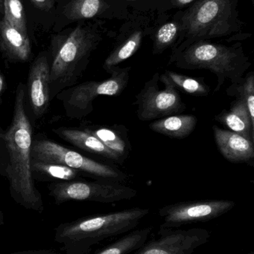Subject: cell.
Here are the masks:
<instances>
[{
	"mask_svg": "<svg viewBox=\"0 0 254 254\" xmlns=\"http://www.w3.org/2000/svg\"><path fill=\"white\" fill-rule=\"evenodd\" d=\"M140 42H141L140 36L135 35L114 49L104 62L103 65L104 69L107 71L109 68L116 66L118 64L131 58L138 49Z\"/></svg>",
	"mask_w": 254,
	"mask_h": 254,
	"instance_id": "obj_24",
	"label": "cell"
},
{
	"mask_svg": "<svg viewBox=\"0 0 254 254\" xmlns=\"http://www.w3.org/2000/svg\"><path fill=\"white\" fill-rule=\"evenodd\" d=\"M31 155L34 159L67 166L80 173L98 177L102 181L120 183L127 179L125 173L114 167L93 161L46 139L33 140Z\"/></svg>",
	"mask_w": 254,
	"mask_h": 254,
	"instance_id": "obj_8",
	"label": "cell"
},
{
	"mask_svg": "<svg viewBox=\"0 0 254 254\" xmlns=\"http://www.w3.org/2000/svg\"><path fill=\"white\" fill-rule=\"evenodd\" d=\"M254 254L253 252H251L250 254Z\"/></svg>",
	"mask_w": 254,
	"mask_h": 254,
	"instance_id": "obj_33",
	"label": "cell"
},
{
	"mask_svg": "<svg viewBox=\"0 0 254 254\" xmlns=\"http://www.w3.org/2000/svg\"><path fill=\"white\" fill-rule=\"evenodd\" d=\"M134 105L142 122L162 119L186 110L177 88L165 73L161 75L156 73L145 83L136 95Z\"/></svg>",
	"mask_w": 254,
	"mask_h": 254,
	"instance_id": "obj_7",
	"label": "cell"
},
{
	"mask_svg": "<svg viewBox=\"0 0 254 254\" xmlns=\"http://www.w3.org/2000/svg\"><path fill=\"white\" fill-rule=\"evenodd\" d=\"M6 86H6L5 79H4V76H3L2 73L0 70V99H1L4 91H5Z\"/></svg>",
	"mask_w": 254,
	"mask_h": 254,
	"instance_id": "obj_29",
	"label": "cell"
},
{
	"mask_svg": "<svg viewBox=\"0 0 254 254\" xmlns=\"http://www.w3.org/2000/svg\"><path fill=\"white\" fill-rule=\"evenodd\" d=\"M231 200L181 201L161 207V227L175 229L189 224L207 222L220 217L235 207Z\"/></svg>",
	"mask_w": 254,
	"mask_h": 254,
	"instance_id": "obj_9",
	"label": "cell"
},
{
	"mask_svg": "<svg viewBox=\"0 0 254 254\" xmlns=\"http://www.w3.org/2000/svg\"><path fill=\"white\" fill-rule=\"evenodd\" d=\"M10 254H60L52 249H40V250H28L15 252Z\"/></svg>",
	"mask_w": 254,
	"mask_h": 254,
	"instance_id": "obj_28",
	"label": "cell"
},
{
	"mask_svg": "<svg viewBox=\"0 0 254 254\" xmlns=\"http://www.w3.org/2000/svg\"><path fill=\"white\" fill-rule=\"evenodd\" d=\"M33 4L42 10H49L54 5V0H31Z\"/></svg>",
	"mask_w": 254,
	"mask_h": 254,
	"instance_id": "obj_27",
	"label": "cell"
},
{
	"mask_svg": "<svg viewBox=\"0 0 254 254\" xmlns=\"http://www.w3.org/2000/svg\"><path fill=\"white\" fill-rule=\"evenodd\" d=\"M210 234L204 228L171 229L161 227L158 237L146 242L134 254H192L207 244Z\"/></svg>",
	"mask_w": 254,
	"mask_h": 254,
	"instance_id": "obj_11",
	"label": "cell"
},
{
	"mask_svg": "<svg viewBox=\"0 0 254 254\" xmlns=\"http://www.w3.org/2000/svg\"><path fill=\"white\" fill-rule=\"evenodd\" d=\"M149 213V209L134 207L81 218L60 224L55 240L65 254H89L103 241L135 229Z\"/></svg>",
	"mask_w": 254,
	"mask_h": 254,
	"instance_id": "obj_2",
	"label": "cell"
},
{
	"mask_svg": "<svg viewBox=\"0 0 254 254\" xmlns=\"http://www.w3.org/2000/svg\"><path fill=\"white\" fill-rule=\"evenodd\" d=\"M231 0H201L191 10L186 23V40L173 51L181 52L195 42L217 37L216 26L227 17L231 9Z\"/></svg>",
	"mask_w": 254,
	"mask_h": 254,
	"instance_id": "obj_10",
	"label": "cell"
},
{
	"mask_svg": "<svg viewBox=\"0 0 254 254\" xmlns=\"http://www.w3.org/2000/svg\"><path fill=\"white\" fill-rule=\"evenodd\" d=\"M227 95L244 101L247 106L252 122H254V75L249 72L240 82L231 83L227 89Z\"/></svg>",
	"mask_w": 254,
	"mask_h": 254,
	"instance_id": "obj_21",
	"label": "cell"
},
{
	"mask_svg": "<svg viewBox=\"0 0 254 254\" xmlns=\"http://www.w3.org/2000/svg\"><path fill=\"white\" fill-rule=\"evenodd\" d=\"M26 110L25 86L19 83L15 92L13 119L8 129L4 133L8 155L4 172L8 179L11 198L27 210L43 213V198L31 174L32 127Z\"/></svg>",
	"mask_w": 254,
	"mask_h": 254,
	"instance_id": "obj_1",
	"label": "cell"
},
{
	"mask_svg": "<svg viewBox=\"0 0 254 254\" xmlns=\"http://www.w3.org/2000/svg\"><path fill=\"white\" fill-rule=\"evenodd\" d=\"M28 102L35 119H40L50 105V64L44 54L39 55L30 67L27 83Z\"/></svg>",
	"mask_w": 254,
	"mask_h": 254,
	"instance_id": "obj_12",
	"label": "cell"
},
{
	"mask_svg": "<svg viewBox=\"0 0 254 254\" xmlns=\"http://www.w3.org/2000/svg\"><path fill=\"white\" fill-rule=\"evenodd\" d=\"M193 0H172V5H174V7L186 5V4H189Z\"/></svg>",
	"mask_w": 254,
	"mask_h": 254,
	"instance_id": "obj_30",
	"label": "cell"
},
{
	"mask_svg": "<svg viewBox=\"0 0 254 254\" xmlns=\"http://www.w3.org/2000/svg\"><path fill=\"white\" fill-rule=\"evenodd\" d=\"M215 140L222 155L233 163L252 162L254 159V142L231 131L213 126Z\"/></svg>",
	"mask_w": 254,
	"mask_h": 254,
	"instance_id": "obj_13",
	"label": "cell"
},
{
	"mask_svg": "<svg viewBox=\"0 0 254 254\" xmlns=\"http://www.w3.org/2000/svg\"><path fill=\"white\" fill-rule=\"evenodd\" d=\"M0 49L12 62H27L31 56V42L5 19L0 22Z\"/></svg>",
	"mask_w": 254,
	"mask_h": 254,
	"instance_id": "obj_14",
	"label": "cell"
},
{
	"mask_svg": "<svg viewBox=\"0 0 254 254\" xmlns=\"http://www.w3.org/2000/svg\"><path fill=\"white\" fill-rule=\"evenodd\" d=\"M215 119L231 131L254 142V122L251 119L244 101L236 100L232 102L229 110H224Z\"/></svg>",
	"mask_w": 254,
	"mask_h": 254,
	"instance_id": "obj_16",
	"label": "cell"
},
{
	"mask_svg": "<svg viewBox=\"0 0 254 254\" xmlns=\"http://www.w3.org/2000/svg\"><path fill=\"white\" fill-rule=\"evenodd\" d=\"M101 6V0H74L67 5L64 14L73 20L89 19L98 13Z\"/></svg>",
	"mask_w": 254,
	"mask_h": 254,
	"instance_id": "obj_23",
	"label": "cell"
},
{
	"mask_svg": "<svg viewBox=\"0 0 254 254\" xmlns=\"http://www.w3.org/2000/svg\"><path fill=\"white\" fill-rule=\"evenodd\" d=\"M82 129L96 137L110 150L125 161L131 151V143L122 127H109L98 125H86Z\"/></svg>",
	"mask_w": 254,
	"mask_h": 254,
	"instance_id": "obj_17",
	"label": "cell"
},
{
	"mask_svg": "<svg viewBox=\"0 0 254 254\" xmlns=\"http://www.w3.org/2000/svg\"><path fill=\"white\" fill-rule=\"evenodd\" d=\"M169 64L183 69L211 71L217 77L215 92L220 90L227 80L231 83L240 82L252 65L240 46H226L204 40L195 42L181 52L172 54Z\"/></svg>",
	"mask_w": 254,
	"mask_h": 254,
	"instance_id": "obj_3",
	"label": "cell"
},
{
	"mask_svg": "<svg viewBox=\"0 0 254 254\" xmlns=\"http://www.w3.org/2000/svg\"><path fill=\"white\" fill-rule=\"evenodd\" d=\"M48 190L58 205L70 201L110 204L132 199L137 194L134 188L118 182L102 180L86 182L75 179L68 182H54L48 186Z\"/></svg>",
	"mask_w": 254,
	"mask_h": 254,
	"instance_id": "obj_6",
	"label": "cell"
},
{
	"mask_svg": "<svg viewBox=\"0 0 254 254\" xmlns=\"http://www.w3.org/2000/svg\"><path fill=\"white\" fill-rule=\"evenodd\" d=\"M4 225V216H3L2 212L0 210V228Z\"/></svg>",
	"mask_w": 254,
	"mask_h": 254,
	"instance_id": "obj_31",
	"label": "cell"
},
{
	"mask_svg": "<svg viewBox=\"0 0 254 254\" xmlns=\"http://www.w3.org/2000/svg\"><path fill=\"white\" fill-rule=\"evenodd\" d=\"M130 67L109 68V78L104 80H90L74 85L61 91L55 98L61 101L66 116L73 119H82L94 110L93 101L100 95L118 96L128 86Z\"/></svg>",
	"mask_w": 254,
	"mask_h": 254,
	"instance_id": "obj_5",
	"label": "cell"
},
{
	"mask_svg": "<svg viewBox=\"0 0 254 254\" xmlns=\"http://www.w3.org/2000/svg\"><path fill=\"white\" fill-rule=\"evenodd\" d=\"M165 74L176 87L185 93L198 97L207 96L210 93V87L204 83V78L188 77L171 71H166Z\"/></svg>",
	"mask_w": 254,
	"mask_h": 254,
	"instance_id": "obj_22",
	"label": "cell"
},
{
	"mask_svg": "<svg viewBox=\"0 0 254 254\" xmlns=\"http://www.w3.org/2000/svg\"><path fill=\"white\" fill-rule=\"evenodd\" d=\"M31 170L34 180L39 182H68L77 179L82 173L56 163L31 158Z\"/></svg>",
	"mask_w": 254,
	"mask_h": 254,
	"instance_id": "obj_19",
	"label": "cell"
},
{
	"mask_svg": "<svg viewBox=\"0 0 254 254\" xmlns=\"http://www.w3.org/2000/svg\"><path fill=\"white\" fill-rule=\"evenodd\" d=\"M4 19L22 34H27L25 13L21 0H3Z\"/></svg>",
	"mask_w": 254,
	"mask_h": 254,
	"instance_id": "obj_25",
	"label": "cell"
},
{
	"mask_svg": "<svg viewBox=\"0 0 254 254\" xmlns=\"http://www.w3.org/2000/svg\"><path fill=\"white\" fill-rule=\"evenodd\" d=\"M97 44L95 34L78 26L54 49L50 64L51 100L59 92L77 83L89 64Z\"/></svg>",
	"mask_w": 254,
	"mask_h": 254,
	"instance_id": "obj_4",
	"label": "cell"
},
{
	"mask_svg": "<svg viewBox=\"0 0 254 254\" xmlns=\"http://www.w3.org/2000/svg\"><path fill=\"white\" fill-rule=\"evenodd\" d=\"M197 122V118L193 115H171L152 122L149 128L168 137L183 138L195 130Z\"/></svg>",
	"mask_w": 254,
	"mask_h": 254,
	"instance_id": "obj_18",
	"label": "cell"
},
{
	"mask_svg": "<svg viewBox=\"0 0 254 254\" xmlns=\"http://www.w3.org/2000/svg\"><path fill=\"white\" fill-rule=\"evenodd\" d=\"M177 25L174 22H168L163 25L155 36L154 52L161 54L169 47L177 36Z\"/></svg>",
	"mask_w": 254,
	"mask_h": 254,
	"instance_id": "obj_26",
	"label": "cell"
},
{
	"mask_svg": "<svg viewBox=\"0 0 254 254\" xmlns=\"http://www.w3.org/2000/svg\"><path fill=\"white\" fill-rule=\"evenodd\" d=\"M54 131L61 138L79 149L101 155L111 161H117L120 164L123 162L116 154L108 149L96 137L84 131L83 129L60 127L54 129Z\"/></svg>",
	"mask_w": 254,
	"mask_h": 254,
	"instance_id": "obj_15",
	"label": "cell"
},
{
	"mask_svg": "<svg viewBox=\"0 0 254 254\" xmlns=\"http://www.w3.org/2000/svg\"><path fill=\"white\" fill-rule=\"evenodd\" d=\"M4 10V4H3V0H0V11Z\"/></svg>",
	"mask_w": 254,
	"mask_h": 254,
	"instance_id": "obj_32",
	"label": "cell"
},
{
	"mask_svg": "<svg viewBox=\"0 0 254 254\" xmlns=\"http://www.w3.org/2000/svg\"><path fill=\"white\" fill-rule=\"evenodd\" d=\"M153 231L149 226L140 230H133L111 244L98 251L94 254H129L138 250L147 242Z\"/></svg>",
	"mask_w": 254,
	"mask_h": 254,
	"instance_id": "obj_20",
	"label": "cell"
}]
</instances>
